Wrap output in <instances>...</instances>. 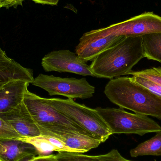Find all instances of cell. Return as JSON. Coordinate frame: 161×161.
Returning <instances> with one entry per match:
<instances>
[{
  "label": "cell",
  "mask_w": 161,
  "mask_h": 161,
  "mask_svg": "<svg viewBox=\"0 0 161 161\" xmlns=\"http://www.w3.org/2000/svg\"><path fill=\"white\" fill-rule=\"evenodd\" d=\"M143 58L142 36H124L97 56L90 67L96 77L112 79L128 74Z\"/></svg>",
  "instance_id": "cell-1"
},
{
  "label": "cell",
  "mask_w": 161,
  "mask_h": 161,
  "mask_svg": "<svg viewBox=\"0 0 161 161\" xmlns=\"http://www.w3.org/2000/svg\"><path fill=\"white\" fill-rule=\"evenodd\" d=\"M104 93L111 102L138 114L161 121V97L130 77H118L107 83Z\"/></svg>",
  "instance_id": "cell-2"
},
{
  "label": "cell",
  "mask_w": 161,
  "mask_h": 161,
  "mask_svg": "<svg viewBox=\"0 0 161 161\" xmlns=\"http://www.w3.org/2000/svg\"><path fill=\"white\" fill-rule=\"evenodd\" d=\"M44 99L46 103L82 127L101 143L106 142L112 135L108 127L96 110L76 103L71 98Z\"/></svg>",
  "instance_id": "cell-3"
},
{
  "label": "cell",
  "mask_w": 161,
  "mask_h": 161,
  "mask_svg": "<svg viewBox=\"0 0 161 161\" xmlns=\"http://www.w3.org/2000/svg\"><path fill=\"white\" fill-rule=\"evenodd\" d=\"M96 110L108 127L112 135L133 134L143 136L161 131L160 125L147 115L130 113L121 108H97Z\"/></svg>",
  "instance_id": "cell-4"
},
{
  "label": "cell",
  "mask_w": 161,
  "mask_h": 161,
  "mask_svg": "<svg viewBox=\"0 0 161 161\" xmlns=\"http://www.w3.org/2000/svg\"><path fill=\"white\" fill-rule=\"evenodd\" d=\"M23 101L39 128L69 129L77 133L94 138L82 127L46 103L44 98L31 93L28 90L25 94Z\"/></svg>",
  "instance_id": "cell-5"
},
{
  "label": "cell",
  "mask_w": 161,
  "mask_h": 161,
  "mask_svg": "<svg viewBox=\"0 0 161 161\" xmlns=\"http://www.w3.org/2000/svg\"><path fill=\"white\" fill-rule=\"evenodd\" d=\"M161 33V17L152 12H145L126 20L108 27L84 33L87 37H97L108 35L117 36H138Z\"/></svg>",
  "instance_id": "cell-6"
},
{
  "label": "cell",
  "mask_w": 161,
  "mask_h": 161,
  "mask_svg": "<svg viewBox=\"0 0 161 161\" xmlns=\"http://www.w3.org/2000/svg\"><path fill=\"white\" fill-rule=\"evenodd\" d=\"M32 84L45 90L51 96L61 95L71 99L91 98L95 92L85 78H61L41 74Z\"/></svg>",
  "instance_id": "cell-7"
},
{
  "label": "cell",
  "mask_w": 161,
  "mask_h": 161,
  "mask_svg": "<svg viewBox=\"0 0 161 161\" xmlns=\"http://www.w3.org/2000/svg\"><path fill=\"white\" fill-rule=\"evenodd\" d=\"M42 66L46 72L71 73L95 77L90 66L76 53L69 50L55 51L48 53L42 58Z\"/></svg>",
  "instance_id": "cell-8"
},
{
  "label": "cell",
  "mask_w": 161,
  "mask_h": 161,
  "mask_svg": "<svg viewBox=\"0 0 161 161\" xmlns=\"http://www.w3.org/2000/svg\"><path fill=\"white\" fill-rule=\"evenodd\" d=\"M39 129L41 135L59 139L75 152L84 153L97 147L101 143L95 138L77 133L69 129L49 127Z\"/></svg>",
  "instance_id": "cell-9"
},
{
  "label": "cell",
  "mask_w": 161,
  "mask_h": 161,
  "mask_svg": "<svg viewBox=\"0 0 161 161\" xmlns=\"http://www.w3.org/2000/svg\"><path fill=\"white\" fill-rule=\"evenodd\" d=\"M0 117L12 127L22 139L37 137L41 134L38 126L24 101L12 110L0 114Z\"/></svg>",
  "instance_id": "cell-10"
},
{
  "label": "cell",
  "mask_w": 161,
  "mask_h": 161,
  "mask_svg": "<svg viewBox=\"0 0 161 161\" xmlns=\"http://www.w3.org/2000/svg\"><path fill=\"white\" fill-rule=\"evenodd\" d=\"M123 37L108 35L97 37H87L82 36L75 48V53L84 62L92 60L97 56L111 47Z\"/></svg>",
  "instance_id": "cell-11"
},
{
  "label": "cell",
  "mask_w": 161,
  "mask_h": 161,
  "mask_svg": "<svg viewBox=\"0 0 161 161\" xmlns=\"http://www.w3.org/2000/svg\"><path fill=\"white\" fill-rule=\"evenodd\" d=\"M30 83L25 80H14L0 89V114L10 111L23 102Z\"/></svg>",
  "instance_id": "cell-12"
},
{
  "label": "cell",
  "mask_w": 161,
  "mask_h": 161,
  "mask_svg": "<svg viewBox=\"0 0 161 161\" xmlns=\"http://www.w3.org/2000/svg\"><path fill=\"white\" fill-rule=\"evenodd\" d=\"M35 147L22 139H0V161H20L30 156H37Z\"/></svg>",
  "instance_id": "cell-13"
},
{
  "label": "cell",
  "mask_w": 161,
  "mask_h": 161,
  "mask_svg": "<svg viewBox=\"0 0 161 161\" xmlns=\"http://www.w3.org/2000/svg\"><path fill=\"white\" fill-rule=\"evenodd\" d=\"M23 80L32 83L34 80L33 71L26 69L12 59L0 62V89L10 81Z\"/></svg>",
  "instance_id": "cell-14"
},
{
  "label": "cell",
  "mask_w": 161,
  "mask_h": 161,
  "mask_svg": "<svg viewBox=\"0 0 161 161\" xmlns=\"http://www.w3.org/2000/svg\"><path fill=\"white\" fill-rule=\"evenodd\" d=\"M144 58L161 63V33L142 36Z\"/></svg>",
  "instance_id": "cell-15"
},
{
  "label": "cell",
  "mask_w": 161,
  "mask_h": 161,
  "mask_svg": "<svg viewBox=\"0 0 161 161\" xmlns=\"http://www.w3.org/2000/svg\"><path fill=\"white\" fill-rule=\"evenodd\" d=\"M130 156L137 158L141 156H161V131L130 150Z\"/></svg>",
  "instance_id": "cell-16"
},
{
  "label": "cell",
  "mask_w": 161,
  "mask_h": 161,
  "mask_svg": "<svg viewBox=\"0 0 161 161\" xmlns=\"http://www.w3.org/2000/svg\"><path fill=\"white\" fill-rule=\"evenodd\" d=\"M33 145L36 149L38 156L51 155L53 151H57V148L50 142L48 137L43 135L22 139Z\"/></svg>",
  "instance_id": "cell-17"
},
{
  "label": "cell",
  "mask_w": 161,
  "mask_h": 161,
  "mask_svg": "<svg viewBox=\"0 0 161 161\" xmlns=\"http://www.w3.org/2000/svg\"><path fill=\"white\" fill-rule=\"evenodd\" d=\"M56 156L58 161H103L97 156H89L77 152H58Z\"/></svg>",
  "instance_id": "cell-18"
},
{
  "label": "cell",
  "mask_w": 161,
  "mask_h": 161,
  "mask_svg": "<svg viewBox=\"0 0 161 161\" xmlns=\"http://www.w3.org/2000/svg\"><path fill=\"white\" fill-rule=\"evenodd\" d=\"M128 75L146 78L161 86V67H153L138 71H131Z\"/></svg>",
  "instance_id": "cell-19"
},
{
  "label": "cell",
  "mask_w": 161,
  "mask_h": 161,
  "mask_svg": "<svg viewBox=\"0 0 161 161\" xmlns=\"http://www.w3.org/2000/svg\"><path fill=\"white\" fill-rule=\"evenodd\" d=\"M131 79L138 84L145 88L154 94L161 97V86L151 80L140 77L132 76Z\"/></svg>",
  "instance_id": "cell-20"
},
{
  "label": "cell",
  "mask_w": 161,
  "mask_h": 161,
  "mask_svg": "<svg viewBox=\"0 0 161 161\" xmlns=\"http://www.w3.org/2000/svg\"><path fill=\"white\" fill-rule=\"evenodd\" d=\"M22 139V138L0 117V139Z\"/></svg>",
  "instance_id": "cell-21"
},
{
  "label": "cell",
  "mask_w": 161,
  "mask_h": 161,
  "mask_svg": "<svg viewBox=\"0 0 161 161\" xmlns=\"http://www.w3.org/2000/svg\"><path fill=\"white\" fill-rule=\"evenodd\" d=\"M97 157L103 161H132L125 158L116 149H113L107 154L98 155Z\"/></svg>",
  "instance_id": "cell-22"
},
{
  "label": "cell",
  "mask_w": 161,
  "mask_h": 161,
  "mask_svg": "<svg viewBox=\"0 0 161 161\" xmlns=\"http://www.w3.org/2000/svg\"><path fill=\"white\" fill-rule=\"evenodd\" d=\"M24 1L25 0H0V5L1 8H8L11 7H16L19 5H22Z\"/></svg>",
  "instance_id": "cell-23"
},
{
  "label": "cell",
  "mask_w": 161,
  "mask_h": 161,
  "mask_svg": "<svg viewBox=\"0 0 161 161\" xmlns=\"http://www.w3.org/2000/svg\"><path fill=\"white\" fill-rule=\"evenodd\" d=\"M31 161H58L56 155L51 154L47 156H37L33 157Z\"/></svg>",
  "instance_id": "cell-24"
},
{
  "label": "cell",
  "mask_w": 161,
  "mask_h": 161,
  "mask_svg": "<svg viewBox=\"0 0 161 161\" xmlns=\"http://www.w3.org/2000/svg\"><path fill=\"white\" fill-rule=\"evenodd\" d=\"M31 1H34L37 3L56 5L58 3L59 0H31Z\"/></svg>",
  "instance_id": "cell-25"
},
{
  "label": "cell",
  "mask_w": 161,
  "mask_h": 161,
  "mask_svg": "<svg viewBox=\"0 0 161 161\" xmlns=\"http://www.w3.org/2000/svg\"><path fill=\"white\" fill-rule=\"evenodd\" d=\"M11 59L7 56L5 53L0 47V62L8 61Z\"/></svg>",
  "instance_id": "cell-26"
},
{
  "label": "cell",
  "mask_w": 161,
  "mask_h": 161,
  "mask_svg": "<svg viewBox=\"0 0 161 161\" xmlns=\"http://www.w3.org/2000/svg\"><path fill=\"white\" fill-rule=\"evenodd\" d=\"M34 157H36V156H30V157H26V158L23 159L20 161H31V159Z\"/></svg>",
  "instance_id": "cell-27"
},
{
  "label": "cell",
  "mask_w": 161,
  "mask_h": 161,
  "mask_svg": "<svg viewBox=\"0 0 161 161\" xmlns=\"http://www.w3.org/2000/svg\"><path fill=\"white\" fill-rule=\"evenodd\" d=\"M0 8H1V5H0Z\"/></svg>",
  "instance_id": "cell-28"
}]
</instances>
